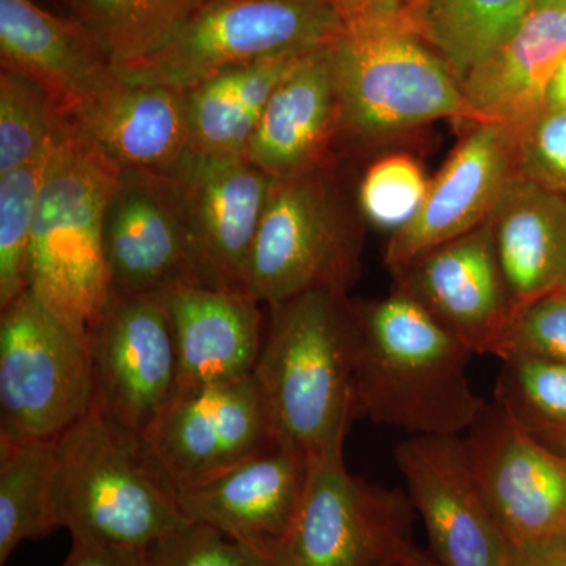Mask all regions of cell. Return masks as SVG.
Instances as JSON below:
<instances>
[{
    "label": "cell",
    "instance_id": "obj_1",
    "mask_svg": "<svg viewBox=\"0 0 566 566\" xmlns=\"http://www.w3.org/2000/svg\"><path fill=\"white\" fill-rule=\"evenodd\" d=\"M353 416L412 436H460L485 401L468 376L472 353L403 290L353 304Z\"/></svg>",
    "mask_w": 566,
    "mask_h": 566
},
{
    "label": "cell",
    "instance_id": "obj_2",
    "mask_svg": "<svg viewBox=\"0 0 566 566\" xmlns=\"http://www.w3.org/2000/svg\"><path fill=\"white\" fill-rule=\"evenodd\" d=\"M123 178L120 167L61 115L33 219L28 292L85 338L111 303L106 221Z\"/></svg>",
    "mask_w": 566,
    "mask_h": 566
},
{
    "label": "cell",
    "instance_id": "obj_3",
    "mask_svg": "<svg viewBox=\"0 0 566 566\" xmlns=\"http://www.w3.org/2000/svg\"><path fill=\"white\" fill-rule=\"evenodd\" d=\"M356 324L345 294L316 290L271 307L253 368L274 441L314 457L353 417Z\"/></svg>",
    "mask_w": 566,
    "mask_h": 566
},
{
    "label": "cell",
    "instance_id": "obj_4",
    "mask_svg": "<svg viewBox=\"0 0 566 566\" xmlns=\"http://www.w3.org/2000/svg\"><path fill=\"white\" fill-rule=\"evenodd\" d=\"M51 505L73 542L132 553L191 521L142 439L95 408L55 438Z\"/></svg>",
    "mask_w": 566,
    "mask_h": 566
},
{
    "label": "cell",
    "instance_id": "obj_5",
    "mask_svg": "<svg viewBox=\"0 0 566 566\" xmlns=\"http://www.w3.org/2000/svg\"><path fill=\"white\" fill-rule=\"evenodd\" d=\"M331 63L340 122L365 139L444 118L480 123L455 74L403 21L348 22Z\"/></svg>",
    "mask_w": 566,
    "mask_h": 566
},
{
    "label": "cell",
    "instance_id": "obj_6",
    "mask_svg": "<svg viewBox=\"0 0 566 566\" xmlns=\"http://www.w3.org/2000/svg\"><path fill=\"white\" fill-rule=\"evenodd\" d=\"M346 29L329 0H212L163 50L114 70L129 84L188 92L223 71L333 46Z\"/></svg>",
    "mask_w": 566,
    "mask_h": 566
},
{
    "label": "cell",
    "instance_id": "obj_7",
    "mask_svg": "<svg viewBox=\"0 0 566 566\" xmlns=\"http://www.w3.org/2000/svg\"><path fill=\"white\" fill-rule=\"evenodd\" d=\"M92 403L88 338L25 290L0 316V434L59 438Z\"/></svg>",
    "mask_w": 566,
    "mask_h": 566
},
{
    "label": "cell",
    "instance_id": "obj_8",
    "mask_svg": "<svg viewBox=\"0 0 566 566\" xmlns=\"http://www.w3.org/2000/svg\"><path fill=\"white\" fill-rule=\"evenodd\" d=\"M346 433L308 458L289 542L297 566H394L416 546L411 501L348 471Z\"/></svg>",
    "mask_w": 566,
    "mask_h": 566
},
{
    "label": "cell",
    "instance_id": "obj_9",
    "mask_svg": "<svg viewBox=\"0 0 566 566\" xmlns=\"http://www.w3.org/2000/svg\"><path fill=\"white\" fill-rule=\"evenodd\" d=\"M359 248L333 192L315 172L275 180L245 275V293L268 307L316 290L345 294Z\"/></svg>",
    "mask_w": 566,
    "mask_h": 566
},
{
    "label": "cell",
    "instance_id": "obj_10",
    "mask_svg": "<svg viewBox=\"0 0 566 566\" xmlns=\"http://www.w3.org/2000/svg\"><path fill=\"white\" fill-rule=\"evenodd\" d=\"M88 344L92 408L142 439L178 389L177 346L163 293H112Z\"/></svg>",
    "mask_w": 566,
    "mask_h": 566
},
{
    "label": "cell",
    "instance_id": "obj_11",
    "mask_svg": "<svg viewBox=\"0 0 566 566\" xmlns=\"http://www.w3.org/2000/svg\"><path fill=\"white\" fill-rule=\"evenodd\" d=\"M271 441L253 375L178 389L142 434L177 493L222 475Z\"/></svg>",
    "mask_w": 566,
    "mask_h": 566
},
{
    "label": "cell",
    "instance_id": "obj_12",
    "mask_svg": "<svg viewBox=\"0 0 566 566\" xmlns=\"http://www.w3.org/2000/svg\"><path fill=\"white\" fill-rule=\"evenodd\" d=\"M480 491L510 551L566 536V458L538 444L497 403L463 438Z\"/></svg>",
    "mask_w": 566,
    "mask_h": 566
},
{
    "label": "cell",
    "instance_id": "obj_13",
    "mask_svg": "<svg viewBox=\"0 0 566 566\" xmlns=\"http://www.w3.org/2000/svg\"><path fill=\"white\" fill-rule=\"evenodd\" d=\"M408 497L442 566H510V546L480 491L461 436H412L395 449Z\"/></svg>",
    "mask_w": 566,
    "mask_h": 566
},
{
    "label": "cell",
    "instance_id": "obj_14",
    "mask_svg": "<svg viewBox=\"0 0 566 566\" xmlns=\"http://www.w3.org/2000/svg\"><path fill=\"white\" fill-rule=\"evenodd\" d=\"M205 281L245 293V275L274 178L238 158L189 153L169 178Z\"/></svg>",
    "mask_w": 566,
    "mask_h": 566
},
{
    "label": "cell",
    "instance_id": "obj_15",
    "mask_svg": "<svg viewBox=\"0 0 566 566\" xmlns=\"http://www.w3.org/2000/svg\"><path fill=\"white\" fill-rule=\"evenodd\" d=\"M411 294L472 354H505L516 308L495 256L488 221L395 271Z\"/></svg>",
    "mask_w": 566,
    "mask_h": 566
},
{
    "label": "cell",
    "instance_id": "obj_16",
    "mask_svg": "<svg viewBox=\"0 0 566 566\" xmlns=\"http://www.w3.org/2000/svg\"><path fill=\"white\" fill-rule=\"evenodd\" d=\"M515 175V132L502 123H474L430 181L419 212L390 234L386 264L398 271L439 245L479 229Z\"/></svg>",
    "mask_w": 566,
    "mask_h": 566
},
{
    "label": "cell",
    "instance_id": "obj_17",
    "mask_svg": "<svg viewBox=\"0 0 566 566\" xmlns=\"http://www.w3.org/2000/svg\"><path fill=\"white\" fill-rule=\"evenodd\" d=\"M308 457L277 441L203 485L177 493L191 521L210 524L255 556L289 547L303 501Z\"/></svg>",
    "mask_w": 566,
    "mask_h": 566
},
{
    "label": "cell",
    "instance_id": "obj_18",
    "mask_svg": "<svg viewBox=\"0 0 566 566\" xmlns=\"http://www.w3.org/2000/svg\"><path fill=\"white\" fill-rule=\"evenodd\" d=\"M2 70L40 85L63 117L117 82L102 44L77 18H62L35 0H0Z\"/></svg>",
    "mask_w": 566,
    "mask_h": 566
},
{
    "label": "cell",
    "instance_id": "obj_19",
    "mask_svg": "<svg viewBox=\"0 0 566 566\" xmlns=\"http://www.w3.org/2000/svg\"><path fill=\"white\" fill-rule=\"evenodd\" d=\"M166 180V178H164ZM167 181V180H166ZM125 174L106 221V259L112 293H164L181 283L205 281L189 243L172 186ZM210 285V283H208Z\"/></svg>",
    "mask_w": 566,
    "mask_h": 566
},
{
    "label": "cell",
    "instance_id": "obj_20",
    "mask_svg": "<svg viewBox=\"0 0 566 566\" xmlns=\"http://www.w3.org/2000/svg\"><path fill=\"white\" fill-rule=\"evenodd\" d=\"M163 297L177 346L178 389L253 374L266 326L248 293L189 282Z\"/></svg>",
    "mask_w": 566,
    "mask_h": 566
},
{
    "label": "cell",
    "instance_id": "obj_21",
    "mask_svg": "<svg viewBox=\"0 0 566 566\" xmlns=\"http://www.w3.org/2000/svg\"><path fill=\"white\" fill-rule=\"evenodd\" d=\"M66 118L125 174L169 178L191 153L186 95L175 88L118 77Z\"/></svg>",
    "mask_w": 566,
    "mask_h": 566
},
{
    "label": "cell",
    "instance_id": "obj_22",
    "mask_svg": "<svg viewBox=\"0 0 566 566\" xmlns=\"http://www.w3.org/2000/svg\"><path fill=\"white\" fill-rule=\"evenodd\" d=\"M340 122L331 46L305 55L277 85L244 158L274 180L315 172Z\"/></svg>",
    "mask_w": 566,
    "mask_h": 566
},
{
    "label": "cell",
    "instance_id": "obj_23",
    "mask_svg": "<svg viewBox=\"0 0 566 566\" xmlns=\"http://www.w3.org/2000/svg\"><path fill=\"white\" fill-rule=\"evenodd\" d=\"M566 57V9L535 7L512 39L461 81L480 123L520 128L546 107L547 88Z\"/></svg>",
    "mask_w": 566,
    "mask_h": 566
},
{
    "label": "cell",
    "instance_id": "obj_24",
    "mask_svg": "<svg viewBox=\"0 0 566 566\" xmlns=\"http://www.w3.org/2000/svg\"><path fill=\"white\" fill-rule=\"evenodd\" d=\"M488 226L516 311L565 285L566 197L515 174Z\"/></svg>",
    "mask_w": 566,
    "mask_h": 566
},
{
    "label": "cell",
    "instance_id": "obj_25",
    "mask_svg": "<svg viewBox=\"0 0 566 566\" xmlns=\"http://www.w3.org/2000/svg\"><path fill=\"white\" fill-rule=\"evenodd\" d=\"M305 55L223 71L185 92L191 151L208 158L244 156L271 95Z\"/></svg>",
    "mask_w": 566,
    "mask_h": 566
},
{
    "label": "cell",
    "instance_id": "obj_26",
    "mask_svg": "<svg viewBox=\"0 0 566 566\" xmlns=\"http://www.w3.org/2000/svg\"><path fill=\"white\" fill-rule=\"evenodd\" d=\"M536 0H419L403 18L461 81L515 35Z\"/></svg>",
    "mask_w": 566,
    "mask_h": 566
},
{
    "label": "cell",
    "instance_id": "obj_27",
    "mask_svg": "<svg viewBox=\"0 0 566 566\" xmlns=\"http://www.w3.org/2000/svg\"><path fill=\"white\" fill-rule=\"evenodd\" d=\"M212 0H70L114 69L150 57Z\"/></svg>",
    "mask_w": 566,
    "mask_h": 566
},
{
    "label": "cell",
    "instance_id": "obj_28",
    "mask_svg": "<svg viewBox=\"0 0 566 566\" xmlns=\"http://www.w3.org/2000/svg\"><path fill=\"white\" fill-rule=\"evenodd\" d=\"M55 439L0 434V566L28 539L57 531L51 505Z\"/></svg>",
    "mask_w": 566,
    "mask_h": 566
},
{
    "label": "cell",
    "instance_id": "obj_29",
    "mask_svg": "<svg viewBox=\"0 0 566 566\" xmlns=\"http://www.w3.org/2000/svg\"><path fill=\"white\" fill-rule=\"evenodd\" d=\"M495 403L534 441L566 458V364L527 354L502 359Z\"/></svg>",
    "mask_w": 566,
    "mask_h": 566
},
{
    "label": "cell",
    "instance_id": "obj_30",
    "mask_svg": "<svg viewBox=\"0 0 566 566\" xmlns=\"http://www.w3.org/2000/svg\"><path fill=\"white\" fill-rule=\"evenodd\" d=\"M52 145V144H51ZM50 150L28 166L0 175V307L28 290V259L33 219Z\"/></svg>",
    "mask_w": 566,
    "mask_h": 566
},
{
    "label": "cell",
    "instance_id": "obj_31",
    "mask_svg": "<svg viewBox=\"0 0 566 566\" xmlns=\"http://www.w3.org/2000/svg\"><path fill=\"white\" fill-rule=\"evenodd\" d=\"M59 114L36 82L14 71L0 74V175L28 166L50 150Z\"/></svg>",
    "mask_w": 566,
    "mask_h": 566
},
{
    "label": "cell",
    "instance_id": "obj_32",
    "mask_svg": "<svg viewBox=\"0 0 566 566\" xmlns=\"http://www.w3.org/2000/svg\"><path fill=\"white\" fill-rule=\"evenodd\" d=\"M422 164L408 153H390L376 159L359 185L364 218L390 234L412 221L430 188Z\"/></svg>",
    "mask_w": 566,
    "mask_h": 566
},
{
    "label": "cell",
    "instance_id": "obj_33",
    "mask_svg": "<svg viewBox=\"0 0 566 566\" xmlns=\"http://www.w3.org/2000/svg\"><path fill=\"white\" fill-rule=\"evenodd\" d=\"M515 174L566 197V107H551L513 128Z\"/></svg>",
    "mask_w": 566,
    "mask_h": 566
},
{
    "label": "cell",
    "instance_id": "obj_34",
    "mask_svg": "<svg viewBox=\"0 0 566 566\" xmlns=\"http://www.w3.org/2000/svg\"><path fill=\"white\" fill-rule=\"evenodd\" d=\"M148 566H248L251 554L210 524L189 521L145 551Z\"/></svg>",
    "mask_w": 566,
    "mask_h": 566
},
{
    "label": "cell",
    "instance_id": "obj_35",
    "mask_svg": "<svg viewBox=\"0 0 566 566\" xmlns=\"http://www.w3.org/2000/svg\"><path fill=\"white\" fill-rule=\"evenodd\" d=\"M509 354H527L566 364L565 289L517 308L510 324L504 357Z\"/></svg>",
    "mask_w": 566,
    "mask_h": 566
},
{
    "label": "cell",
    "instance_id": "obj_36",
    "mask_svg": "<svg viewBox=\"0 0 566 566\" xmlns=\"http://www.w3.org/2000/svg\"><path fill=\"white\" fill-rule=\"evenodd\" d=\"M346 22L403 21L419 0H329Z\"/></svg>",
    "mask_w": 566,
    "mask_h": 566
},
{
    "label": "cell",
    "instance_id": "obj_37",
    "mask_svg": "<svg viewBox=\"0 0 566 566\" xmlns=\"http://www.w3.org/2000/svg\"><path fill=\"white\" fill-rule=\"evenodd\" d=\"M62 566H148L145 553L73 542L69 558Z\"/></svg>",
    "mask_w": 566,
    "mask_h": 566
},
{
    "label": "cell",
    "instance_id": "obj_38",
    "mask_svg": "<svg viewBox=\"0 0 566 566\" xmlns=\"http://www.w3.org/2000/svg\"><path fill=\"white\" fill-rule=\"evenodd\" d=\"M510 566H566V536L546 545L510 551Z\"/></svg>",
    "mask_w": 566,
    "mask_h": 566
},
{
    "label": "cell",
    "instance_id": "obj_39",
    "mask_svg": "<svg viewBox=\"0 0 566 566\" xmlns=\"http://www.w3.org/2000/svg\"><path fill=\"white\" fill-rule=\"evenodd\" d=\"M546 106L566 107V57L558 65L547 88Z\"/></svg>",
    "mask_w": 566,
    "mask_h": 566
},
{
    "label": "cell",
    "instance_id": "obj_40",
    "mask_svg": "<svg viewBox=\"0 0 566 566\" xmlns=\"http://www.w3.org/2000/svg\"><path fill=\"white\" fill-rule=\"evenodd\" d=\"M251 554V553H249ZM248 566H297L296 562L290 554L289 547L282 553L274 554V556H255L251 554Z\"/></svg>",
    "mask_w": 566,
    "mask_h": 566
},
{
    "label": "cell",
    "instance_id": "obj_41",
    "mask_svg": "<svg viewBox=\"0 0 566 566\" xmlns=\"http://www.w3.org/2000/svg\"><path fill=\"white\" fill-rule=\"evenodd\" d=\"M394 566H442L431 554L423 553L415 546L406 553V556Z\"/></svg>",
    "mask_w": 566,
    "mask_h": 566
},
{
    "label": "cell",
    "instance_id": "obj_42",
    "mask_svg": "<svg viewBox=\"0 0 566 566\" xmlns=\"http://www.w3.org/2000/svg\"><path fill=\"white\" fill-rule=\"evenodd\" d=\"M554 6L566 9V0H536L535 7Z\"/></svg>",
    "mask_w": 566,
    "mask_h": 566
},
{
    "label": "cell",
    "instance_id": "obj_43",
    "mask_svg": "<svg viewBox=\"0 0 566 566\" xmlns=\"http://www.w3.org/2000/svg\"><path fill=\"white\" fill-rule=\"evenodd\" d=\"M562 289H565V290H566V281H565V285H564V286H562Z\"/></svg>",
    "mask_w": 566,
    "mask_h": 566
}]
</instances>
